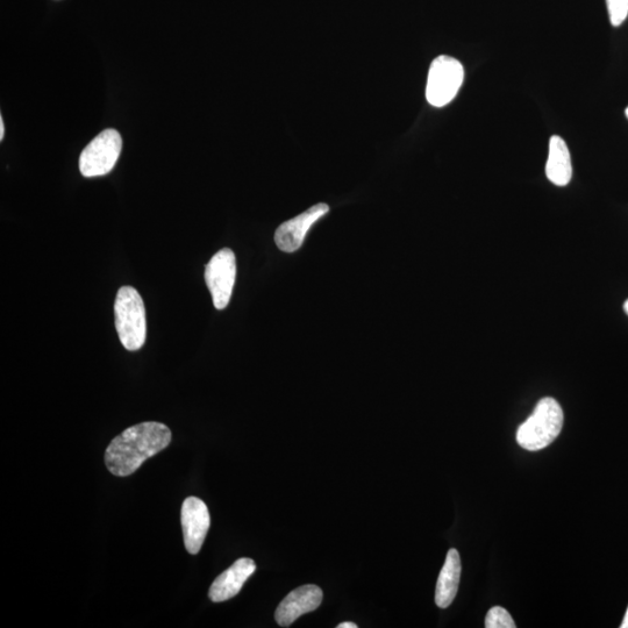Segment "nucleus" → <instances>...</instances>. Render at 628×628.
<instances>
[{
  "label": "nucleus",
  "instance_id": "obj_1",
  "mask_svg": "<svg viewBox=\"0 0 628 628\" xmlns=\"http://www.w3.org/2000/svg\"><path fill=\"white\" fill-rule=\"evenodd\" d=\"M171 442L168 426L146 421L128 427L111 441L105 452V465L113 475L130 476L146 460L166 449Z\"/></svg>",
  "mask_w": 628,
  "mask_h": 628
},
{
  "label": "nucleus",
  "instance_id": "obj_2",
  "mask_svg": "<svg viewBox=\"0 0 628 628\" xmlns=\"http://www.w3.org/2000/svg\"><path fill=\"white\" fill-rule=\"evenodd\" d=\"M563 420L565 416L558 401L551 397L542 398L532 415L519 426L518 445L531 452L548 447L559 437Z\"/></svg>",
  "mask_w": 628,
  "mask_h": 628
},
{
  "label": "nucleus",
  "instance_id": "obj_3",
  "mask_svg": "<svg viewBox=\"0 0 628 628\" xmlns=\"http://www.w3.org/2000/svg\"><path fill=\"white\" fill-rule=\"evenodd\" d=\"M116 330L127 351H139L147 338V320L144 301L137 289L126 285L120 288L114 302Z\"/></svg>",
  "mask_w": 628,
  "mask_h": 628
},
{
  "label": "nucleus",
  "instance_id": "obj_4",
  "mask_svg": "<svg viewBox=\"0 0 628 628\" xmlns=\"http://www.w3.org/2000/svg\"><path fill=\"white\" fill-rule=\"evenodd\" d=\"M465 81V69L454 57H437L428 71L426 99L434 107H444L451 103Z\"/></svg>",
  "mask_w": 628,
  "mask_h": 628
},
{
  "label": "nucleus",
  "instance_id": "obj_5",
  "mask_svg": "<svg viewBox=\"0 0 628 628\" xmlns=\"http://www.w3.org/2000/svg\"><path fill=\"white\" fill-rule=\"evenodd\" d=\"M123 148L119 132L106 130L84 148L80 157V170L84 177H99L111 173Z\"/></svg>",
  "mask_w": 628,
  "mask_h": 628
},
{
  "label": "nucleus",
  "instance_id": "obj_6",
  "mask_svg": "<svg viewBox=\"0 0 628 628\" xmlns=\"http://www.w3.org/2000/svg\"><path fill=\"white\" fill-rule=\"evenodd\" d=\"M237 278V260L230 248L221 249L205 268V281L211 292L214 308L224 310L230 304Z\"/></svg>",
  "mask_w": 628,
  "mask_h": 628
},
{
  "label": "nucleus",
  "instance_id": "obj_7",
  "mask_svg": "<svg viewBox=\"0 0 628 628\" xmlns=\"http://www.w3.org/2000/svg\"><path fill=\"white\" fill-rule=\"evenodd\" d=\"M181 522L185 548L192 555L198 554L211 526L208 506L197 497L185 499L181 510Z\"/></svg>",
  "mask_w": 628,
  "mask_h": 628
},
{
  "label": "nucleus",
  "instance_id": "obj_8",
  "mask_svg": "<svg viewBox=\"0 0 628 628\" xmlns=\"http://www.w3.org/2000/svg\"><path fill=\"white\" fill-rule=\"evenodd\" d=\"M330 211V206L319 203L312 206L308 211L299 214L294 219L285 221L277 228L275 242L278 248L285 253H294L302 247L306 234L310 228L317 223L320 218L326 216Z\"/></svg>",
  "mask_w": 628,
  "mask_h": 628
},
{
  "label": "nucleus",
  "instance_id": "obj_9",
  "mask_svg": "<svg viewBox=\"0 0 628 628\" xmlns=\"http://www.w3.org/2000/svg\"><path fill=\"white\" fill-rule=\"evenodd\" d=\"M323 597V590L313 584H306L291 591L278 605L275 612L277 624L282 627H289L299 617L317 610L323 602Z\"/></svg>",
  "mask_w": 628,
  "mask_h": 628
},
{
  "label": "nucleus",
  "instance_id": "obj_10",
  "mask_svg": "<svg viewBox=\"0 0 628 628\" xmlns=\"http://www.w3.org/2000/svg\"><path fill=\"white\" fill-rule=\"evenodd\" d=\"M255 570L256 565L252 559L242 558L234 562L233 566L220 574L212 583L209 592L211 601L221 603L237 596Z\"/></svg>",
  "mask_w": 628,
  "mask_h": 628
},
{
  "label": "nucleus",
  "instance_id": "obj_11",
  "mask_svg": "<svg viewBox=\"0 0 628 628\" xmlns=\"http://www.w3.org/2000/svg\"><path fill=\"white\" fill-rule=\"evenodd\" d=\"M461 572L459 552L455 548L449 549L445 565L438 578L437 589H435V603L439 608H448L458 595Z\"/></svg>",
  "mask_w": 628,
  "mask_h": 628
},
{
  "label": "nucleus",
  "instance_id": "obj_12",
  "mask_svg": "<svg viewBox=\"0 0 628 628\" xmlns=\"http://www.w3.org/2000/svg\"><path fill=\"white\" fill-rule=\"evenodd\" d=\"M546 176L558 187H566L573 177L572 156L566 141L554 135L549 141V154L546 163Z\"/></svg>",
  "mask_w": 628,
  "mask_h": 628
},
{
  "label": "nucleus",
  "instance_id": "obj_13",
  "mask_svg": "<svg viewBox=\"0 0 628 628\" xmlns=\"http://www.w3.org/2000/svg\"><path fill=\"white\" fill-rule=\"evenodd\" d=\"M485 627L487 628H515L516 624L508 610L502 606H495L489 610L487 618H485Z\"/></svg>",
  "mask_w": 628,
  "mask_h": 628
},
{
  "label": "nucleus",
  "instance_id": "obj_14",
  "mask_svg": "<svg viewBox=\"0 0 628 628\" xmlns=\"http://www.w3.org/2000/svg\"><path fill=\"white\" fill-rule=\"evenodd\" d=\"M609 17L613 27H619L625 23L628 17V0H606Z\"/></svg>",
  "mask_w": 628,
  "mask_h": 628
},
{
  "label": "nucleus",
  "instance_id": "obj_15",
  "mask_svg": "<svg viewBox=\"0 0 628 628\" xmlns=\"http://www.w3.org/2000/svg\"><path fill=\"white\" fill-rule=\"evenodd\" d=\"M4 135H5L4 120H3V117H0V140L4 139Z\"/></svg>",
  "mask_w": 628,
  "mask_h": 628
},
{
  "label": "nucleus",
  "instance_id": "obj_16",
  "mask_svg": "<svg viewBox=\"0 0 628 628\" xmlns=\"http://www.w3.org/2000/svg\"><path fill=\"white\" fill-rule=\"evenodd\" d=\"M338 628H358V625L347 622V623H342L338 625Z\"/></svg>",
  "mask_w": 628,
  "mask_h": 628
},
{
  "label": "nucleus",
  "instance_id": "obj_17",
  "mask_svg": "<svg viewBox=\"0 0 628 628\" xmlns=\"http://www.w3.org/2000/svg\"><path fill=\"white\" fill-rule=\"evenodd\" d=\"M620 627H622V628H628V608H627V611H626L625 618H624V620H623V624H622V625H620Z\"/></svg>",
  "mask_w": 628,
  "mask_h": 628
},
{
  "label": "nucleus",
  "instance_id": "obj_18",
  "mask_svg": "<svg viewBox=\"0 0 628 628\" xmlns=\"http://www.w3.org/2000/svg\"><path fill=\"white\" fill-rule=\"evenodd\" d=\"M624 310H625V312H626V314L628 316V299H627V301L624 304Z\"/></svg>",
  "mask_w": 628,
  "mask_h": 628
},
{
  "label": "nucleus",
  "instance_id": "obj_19",
  "mask_svg": "<svg viewBox=\"0 0 628 628\" xmlns=\"http://www.w3.org/2000/svg\"><path fill=\"white\" fill-rule=\"evenodd\" d=\"M625 113H626V117L628 119V106H627V109H626Z\"/></svg>",
  "mask_w": 628,
  "mask_h": 628
}]
</instances>
